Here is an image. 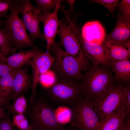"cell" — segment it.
<instances>
[{
    "label": "cell",
    "mask_w": 130,
    "mask_h": 130,
    "mask_svg": "<svg viewBox=\"0 0 130 130\" xmlns=\"http://www.w3.org/2000/svg\"><path fill=\"white\" fill-rule=\"evenodd\" d=\"M121 130H130V115L126 117Z\"/></svg>",
    "instance_id": "cell-33"
},
{
    "label": "cell",
    "mask_w": 130,
    "mask_h": 130,
    "mask_svg": "<svg viewBox=\"0 0 130 130\" xmlns=\"http://www.w3.org/2000/svg\"><path fill=\"white\" fill-rule=\"evenodd\" d=\"M55 60V57L49 52H44L41 51L26 64L31 66L32 71L30 103H32L34 100L36 88L41 76L49 70Z\"/></svg>",
    "instance_id": "cell-10"
},
{
    "label": "cell",
    "mask_w": 130,
    "mask_h": 130,
    "mask_svg": "<svg viewBox=\"0 0 130 130\" xmlns=\"http://www.w3.org/2000/svg\"><path fill=\"white\" fill-rule=\"evenodd\" d=\"M18 69L13 68L5 63L0 62V77L14 72Z\"/></svg>",
    "instance_id": "cell-32"
},
{
    "label": "cell",
    "mask_w": 130,
    "mask_h": 130,
    "mask_svg": "<svg viewBox=\"0 0 130 130\" xmlns=\"http://www.w3.org/2000/svg\"><path fill=\"white\" fill-rule=\"evenodd\" d=\"M81 37L84 40L102 44L105 37V30L98 21H93L85 23L82 29Z\"/></svg>",
    "instance_id": "cell-14"
},
{
    "label": "cell",
    "mask_w": 130,
    "mask_h": 130,
    "mask_svg": "<svg viewBox=\"0 0 130 130\" xmlns=\"http://www.w3.org/2000/svg\"><path fill=\"white\" fill-rule=\"evenodd\" d=\"M8 100L0 96V106L2 107L7 104Z\"/></svg>",
    "instance_id": "cell-34"
},
{
    "label": "cell",
    "mask_w": 130,
    "mask_h": 130,
    "mask_svg": "<svg viewBox=\"0 0 130 130\" xmlns=\"http://www.w3.org/2000/svg\"><path fill=\"white\" fill-rule=\"evenodd\" d=\"M59 0L57 6L52 13L41 14L40 16V22L44 26V39L47 42V52H49L50 47L55 42L56 34L59 26L60 21L58 20V13L59 9L61 7Z\"/></svg>",
    "instance_id": "cell-11"
},
{
    "label": "cell",
    "mask_w": 130,
    "mask_h": 130,
    "mask_svg": "<svg viewBox=\"0 0 130 130\" xmlns=\"http://www.w3.org/2000/svg\"><path fill=\"white\" fill-rule=\"evenodd\" d=\"M127 115L125 110L120 106L100 123L97 130H121Z\"/></svg>",
    "instance_id": "cell-17"
},
{
    "label": "cell",
    "mask_w": 130,
    "mask_h": 130,
    "mask_svg": "<svg viewBox=\"0 0 130 130\" xmlns=\"http://www.w3.org/2000/svg\"><path fill=\"white\" fill-rule=\"evenodd\" d=\"M108 67L92 64L85 70L81 81L83 96L94 100L115 84L114 77Z\"/></svg>",
    "instance_id": "cell-1"
},
{
    "label": "cell",
    "mask_w": 130,
    "mask_h": 130,
    "mask_svg": "<svg viewBox=\"0 0 130 130\" xmlns=\"http://www.w3.org/2000/svg\"><path fill=\"white\" fill-rule=\"evenodd\" d=\"M110 66L114 72L115 80L122 83L130 81V61L129 60L109 61Z\"/></svg>",
    "instance_id": "cell-18"
},
{
    "label": "cell",
    "mask_w": 130,
    "mask_h": 130,
    "mask_svg": "<svg viewBox=\"0 0 130 130\" xmlns=\"http://www.w3.org/2000/svg\"><path fill=\"white\" fill-rule=\"evenodd\" d=\"M121 106L125 110L128 115L130 113V85L123 87Z\"/></svg>",
    "instance_id": "cell-26"
},
{
    "label": "cell",
    "mask_w": 130,
    "mask_h": 130,
    "mask_svg": "<svg viewBox=\"0 0 130 130\" xmlns=\"http://www.w3.org/2000/svg\"><path fill=\"white\" fill-rule=\"evenodd\" d=\"M130 20L121 12L118 15L116 25L112 31L106 34L105 38L122 45L130 39Z\"/></svg>",
    "instance_id": "cell-13"
},
{
    "label": "cell",
    "mask_w": 130,
    "mask_h": 130,
    "mask_svg": "<svg viewBox=\"0 0 130 130\" xmlns=\"http://www.w3.org/2000/svg\"><path fill=\"white\" fill-rule=\"evenodd\" d=\"M63 11L67 21H60L57 34L60 38L61 44L68 54L84 65L88 66L89 62L84 58L82 51L81 32L71 20L67 11L64 9Z\"/></svg>",
    "instance_id": "cell-2"
},
{
    "label": "cell",
    "mask_w": 130,
    "mask_h": 130,
    "mask_svg": "<svg viewBox=\"0 0 130 130\" xmlns=\"http://www.w3.org/2000/svg\"><path fill=\"white\" fill-rule=\"evenodd\" d=\"M75 1V0H67L66 1L70 6V11L73 12V6Z\"/></svg>",
    "instance_id": "cell-35"
},
{
    "label": "cell",
    "mask_w": 130,
    "mask_h": 130,
    "mask_svg": "<svg viewBox=\"0 0 130 130\" xmlns=\"http://www.w3.org/2000/svg\"><path fill=\"white\" fill-rule=\"evenodd\" d=\"M122 45L130 52V39L125 42Z\"/></svg>",
    "instance_id": "cell-36"
},
{
    "label": "cell",
    "mask_w": 130,
    "mask_h": 130,
    "mask_svg": "<svg viewBox=\"0 0 130 130\" xmlns=\"http://www.w3.org/2000/svg\"><path fill=\"white\" fill-rule=\"evenodd\" d=\"M7 57V56L0 49V62H2L4 58Z\"/></svg>",
    "instance_id": "cell-38"
},
{
    "label": "cell",
    "mask_w": 130,
    "mask_h": 130,
    "mask_svg": "<svg viewBox=\"0 0 130 130\" xmlns=\"http://www.w3.org/2000/svg\"><path fill=\"white\" fill-rule=\"evenodd\" d=\"M64 130L63 129V128H61V129H57V130Z\"/></svg>",
    "instance_id": "cell-40"
},
{
    "label": "cell",
    "mask_w": 130,
    "mask_h": 130,
    "mask_svg": "<svg viewBox=\"0 0 130 130\" xmlns=\"http://www.w3.org/2000/svg\"><path fill=\"white\" fill-rule=\"evenodd\" d=\"M117 6L125 18L130 20V0H122Z\"/></svg>",
    "instance_id": "cell-31"
},
{
    "label": "cell",
    "mask_w": 130,
    "mask_h": 130,
    "mask_svg": "<svg viewBox=\"0 0 130 130\" xmlns=\"http://www.w3.org/2000/svg\"></svg>",
    "instance_id": "cell-41"
},
{
    "label": "cell",
    "mask_w": 130,
    "mask_h": 130,
    "mask_svg": "<svg viewBox=\"0 0 130 130\" xmlns=\"http://www.w3.org/2000/svg\"><path fill=\"white\" fill-rule=\"evenodd\" d=\"M49 51L55 58L52 67L56 76L74 78L82 81L83 76L82 71L89 66H85L68 54L55 42Z\"/></svg>",
    "instance_id": "cell-3"
},
{
    "label": "cell",
    "mask_w": 130,
    "mask_h": 130,
    "mask_svg": "<svg viewBox=\"0 0 130 130\" xmlns=\"http://www.w3.org/2000/svg\"><path fill=\"white\" fill-rule=\"evenodd\" d=\"M59 0H35L36 8L42 14L50 13L56 6Z\"/></svg>",
    "instance_id": "cell-23"
},
{
    "label": "cell",
    "mask_w": 130,
    "mask_h": 130,
    "mask_svg": "<svg viewBox=\"0 0 130 130\" xmlns=\"http://www.w3.org/2000/svg\"><path fill=\"white\" fill-rule=\"evenodd\" d=\"M122 84H115L100 97L93 100L94 109L100 123L121 106Z\"/></svg>",
    "instance_id": "cell-7"
},
{
    "label": "cell",
    "mask_w": 130,
    "mask_h": 130,
    "mask_svg": "<svg viewBox=\"0 0 130 130\" xmlns=\"http://www.w3.org/2000/svg\"><path fill=\"white\" fill-rule=\"evenodd\" d=\"M27 130H35L30 125L29 127Z\"/></svg>",
    "instance_id": "cell-39"
},
{
    "label": "cell",
    "mask_w": 130,
    "mask_h": 130,
    "mask_svg": "<svg viewBox=\"0 0 130 130\" xmlns=\"http://www.w3.org/2000/svg\"><path fill=\"white\" fill-rule=\"evenodd\" d=\"M48 89L49 96L59 103L71 104L83 96L81 82L74 78L56 76L55 82Z\"/></svg>",
    "instance_id": "cell-6"
},
{
    "label": "cell",
    "mask_w": 130,
    "mask_h": 130,
    "mask_svg": "<svg viewBox=\"0 0 130 130\" xmlns=\"http://www.w3.org/2000/svg\"><path fill=\"white\" fill-rule=\"evenodd\" d=\"M119 1L118 0H92L88 3H94L100 4L105 7L112 15H113Z\"/></svg>",
    "instance_id": "cell-28"
},
{
    "label": "cell",
    "mask_w": 130,
    "mask_h": 130,
    "mask_svg": "<svg viewBox=\"0 0 130 130\" xmlns=\"http://www.w3.org/2000/svg\"><path fill=\"white\" fill-rule=\"evenodd\" d=\"M56 79L54 73L48 70L42 75L39 82L43 86L48 88L54 83Z\"/></svg>",
    "instance_id": "cell-27"
},
{
    "label": "cell",
    "mask_w": 130,
    "mask_h": 130,
    "mask_svg": "<svg viewBox=\"0 0 130 130\" xmlns=\"http://www.w3.org/2000/svg\"><path fill=\"white\" fill-rule=\"evenodd\" d=\"M81 50L84 58L92 64L110 66L105 58V52L102 44L93 43L84 40L81 35Z\"/></svg>",
    "instance_id": "cell-12"
},
{
    "label": "cell",
    "mask_w": 130,
    "mask_h": 130,
    "mask_svg": "<svg viewBox=\"0 0 130 130\" xmlns=\"http://www.w3.org/2000/svg\"><path fill=\"white\" fill-rule=\"evenodd\" d=\"M30 125L35 130H54L63 127L58 121L56 111L47 104L39 101L35 105Z\"/></svg>",
    "instance_id": "cell-8"
},
{
    "label": "cell",
    "mask_w": 130,
    "mask_h": 130,
    "mask_svg": "<svg viewBox=\"0 0 130 130\" xmlns=\"http://www.w3.org/2000/svg\"><path fill=\"white\" fill-rule=\"evenodd\" d=\"M0 49L7 56L15 53L16 50L5 32L0 29Z\"/></svg>",
    "instance_id": "cell-22"
},
{
    "label": "cell",
    "mask_w": 130,
    "mask_h": 130,
    "mask_svg": "<svg viewBox=\"0 0 130 130\" xmlns=\"http://www.w3.org/2000/svg\"><path fill=\"white\" fill-rule=\"evenodd\" d=\"M27 106L26 98L23 95H20L14 101L13 104L7 108L10 112L15 114L24 113Z\"/></svg>",
    "instance_id": "cell-21"
},
{
    "label": "cell",
    "mask_w": 130,
    "mask_h": 130,
    "mask_svg": "<svg viewBox=\"0 0 130 130\" xmlns=\"http://www.w3.org/2000/svg\"><path fill=\"white\" fill-rule=\"evenodd\" d=\"M70 120L79 130H97L100 122L93 100L83 96L71 104Z\"/></svg>",
    "instance_id": "cell-4"
},
{
    "label": "cell",
    "mask_w": 130,
    "mask_h": 130,
    "mask_svg": "<svg viewBox=\"0 0 130 130\" xmlns=\"http://www.w3.org/2000/svg\"><path fill=\"white\" fill-rule=\"evenodd\" d=\"M12 121L14 125L19 130H27L30 126L24 114L15 115L13 117Z\"/></svg>",
    "instance_id": "cell-25"
},
{
    "label": "cell",
    "mask_w": 130,
    "mask_h": 130,
    "mask_svg": "<svg viewBox=\"0 0 130 130\" xmlns=\"http://www.w3.org/2000/svg\"><path fill=\"white\" fill-rule=\"evenodd\" d=\"M20 0H0V17L5 18L7 13L19 3Z\"/></svg>",
    "instance_id": "cell-24"
},
{
    "label": "cell",
    "mask_w": 130,
    "mask_h": 130,
    "mask_svg": "<svg viewBox=\"0 0 130 130\" xmlns=\"http://www.w3.org/2000/svg\"><path fill=\"white\" fill-rule=\"evenodd\" d=\"M56 113L57 120L60 123L70 120L72 114L70 108H63Z\"/></svg>",
    "instance_id": "cell-29"
},
{
    "label": "cell",
    "mask_w": 130,
    "mask_h": 130,
    "mask_svg": "<svg viewBox=\"0 0 130 130\" xmlns=\"http://www.w3.org/2000/svg\"><path fill=\"white\" fill-rule=\"evenodd\" d=\"M0 106V120L6 116L4 109Z\"/></svg>",
    "instance_id": "cell-37"
},
{
    "label": "cell",
    "mask_w": 130,
    "mask_h": 130,
    "mask_svg": "<svg viewBox=\"0 0 130 130\" xmlns=\"http://www.w3.org/2000/svg\"><path fill=\"white\" fill-rule=\"evenodd\" d=\"M30 79L26 71L18 69L16 71L14 79V90L12 96L14 101L26 89L32 87Z\"/></svg>",
    "instance_id": "cell-19"
},
{
    "label": "cell",
    "mask_w": 130,
    "mask_h": 130,
    "mask_svg": "<svg viewBox=\"0 0 130 130\" xmlns=\"http://www.w3.org/2000/svg\"><path fill=\"white\" fill-rule=\"evenodd\" d=\"M102 44L105 50V58L107 61L130 59V52L122 44L105 38Z\"/></svg>",
    "instance_id": "cell-15"
},
{
    "label": "cell",
    "mask_w": 130,
    "mask_h": 130,
    "mask_svg": "<svg viewBox=\"0 0 130 130\" xmlns=\"http://www.w3.org/2000/svg\"><path fill=\"white\" fill-rule=\"evenodd\" d=\"M0 130H18L10 117L5 116L0 120Z\"/></svg>",
    "instance_id": "cell-30"
},
{
    "label": "cell",
    "mask_w": 130,
    "mask_h": 130,
    "mask_svg": "<svg viewBox=\"0 0 130 130\" xmlns=\"http://www.w3.org/2000/svg\"><path fill=\"white\" fill-rule=\"evenodd\" d=\"M15 7L5 20L0 21V29L5 32L16 49L33 48L35 47L33 42L28 34Z\"/></svg>",
    "instance_id": "cell-5"
},
{
    "label": "cell",
    "mask_w": 130,
    "mask_h": 130,
    "mask_svg": "<svg viewBox=\"0 0 130 130\" xmlns=\"http://www.w3.org/2000/svg\"><path fill=\"white\" fill-rule=\"evenodd\" d=\"M15 8L19 14H21V20L32 41L37 39L44 40L39 25L41 13L32 4L30 0H20Z\"/></svg>",
    "instance_id": "cell-9"
},
{
    "label": "cell",
    "mask_w": 130,
    "mask_h": 130,
    "mask_svg": "<svg viewBox=\"0 0 130 130\" xmlns=\"http://www.w3.org/2000/svg\"><path fill=\"white\" fill-rule=\"evenodd\" d=\"M16 71L0 78V96L8 100L12 96L13 92L14 79Z\"/></svg>",
    "instance_id": "cell-20"
},
{
    "label": "cell",
    "mask_w": 130,
    "mask_h": 130,
    "mask_svg": "<svg viewBox=\"0 0 130 130\" xmlns=\"http://www.w3.org/2000/svg\"><path fill=\"white\" fill-rule=\"evenodd\" d=\"M41 51L35 47L29 50L22 51L6 57L2 63H5L14 68L19 69Z\"/></svg>",
    "instance_id": "cell-16"
}]
</instances>
